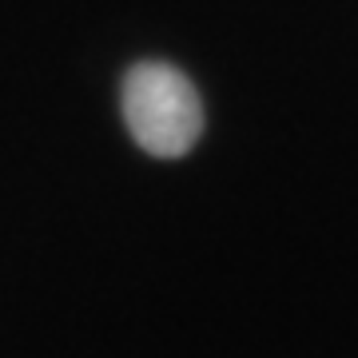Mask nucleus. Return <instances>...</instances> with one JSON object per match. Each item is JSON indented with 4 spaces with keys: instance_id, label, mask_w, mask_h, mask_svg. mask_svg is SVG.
<instances>
[{
    "instance_id": "1",
    "label": "nucleus",
    "mask_w": 358,
    "mask_h": 358,
    "mask_svg": "<svg viewBox=\"0 0 358 358\" xmlns=\"http://www.w3.org/2000/svg\"><path fill=\"white\" fill-rule=\"evenodd\" d=\"M120 108L131 140L155 159H179L203 136V100L179 68L148 60L124 76Z\"/></svg>"
}]
</instances>
